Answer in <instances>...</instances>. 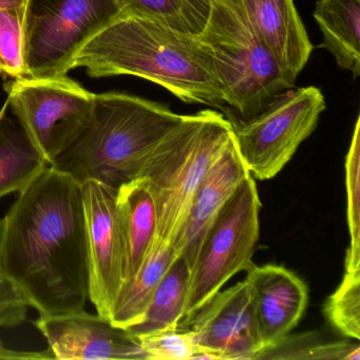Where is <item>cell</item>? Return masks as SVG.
Listing matches in <instances>:
<instances>
[{
  "instance_id": "obj_1",
  "label": "cell",
  "mask_w": 360,
  "mask_h": 360,
  "mask_svg": "<svg viewBox=\"0 0 360 360\" xmlns=\"http://www.w3.org/2000/svg\"><path fill=\"white\" fill-rule=\"evenodd\" d=\"M0 269L39 316L85 309L90 263L83 187L51 166L0 219Z\"/></svg>"
},
{
  "instance_id": "obj_2",
  "label": "cell",
  "mask_w": 360,
  "mask_h": 360,
  "mask_svg": "<svg viewBox=\"0 0 360 360\" xmlns=\"http://www.w3.org/2000/svg\"><path fill=\"white\" fill-rule=\"evenodd\" d=\"M91 77L134 75L153 82L186 104L222 108L224 91L214 58L199 34L146 16L123 14L75 58Z\"/></svg>"
},
{
  "instance_id": "obj_3",
  "label": "cell",
  "mask_w": 360,
  "mask_h": 360,
  "mask_svg": "<svg viewBox=\"0 0 360 360\" xmlns=\"http://www.w3.org/2000/svg\"><path fill=\"white\" fill-rule=\"evenodd\" d=\"M183 119L139 96L94 94L91 123L50 166L81 185L96 181L117 191L140 178L153 149Z\"/></svg>"
},
{
  "instance_id": "obj_4",
  "label": "cell",
  "mask_w": 360,
  "mask_h": 360,
  "mask_svg": "<svg viewBox=\"0 0 360 360\" xmlns=\"http://www.w3.org/2000/svg\"><path fill=\"white\" fill-rule=\"evenodd\" d=\"M233 122L214 110L184 115L180 125L153 149L141 172L158 210L157 239L172 246L195 191L233 136Z\"/></svg>"
},
{
  "instance_id": "obj_5",
  "label": "cell",
  "mask_w": 360,
  "mask_h": 360,
  "mask_svg": "<svg viewBox=\"0 0 360 360\" xmlns=\"http://www.w3.org/2000/svg\"><path fill=\"white\" fill-rule=\"evenodd\" d=\"M199 37L214 58L225 105L244 121L295 85L258 39L243 9L231 0H210L207 22Z\"/></svg>"
},
{
  "instance_id": "obj_6",
  "label": "cell",
  "mask_w": 360,
  "mask_h": 360,
  "mask_svg": "<svg viewBox=\"0 0 360 360\" xmlns=\"http://www.w3.org/2000/svg\"><path fill=\"white\" fill-rule=\"evenodd\" d=\"M125 14L121 0H28L25 79H58L82 49Z\"/></svg>"
},
{
  "instance_id": "obj_7",
  "label": "cell",
  "mask_w": 360,
  "mask_h": 360,
  "mask_svg": "<svg viewBox=\"0 0 360 360\" xmlns=\"http://www.w3.org/2000/svg\"><path fill=\"white\" fill-rule=\"evenodd\" d=\"M261 203L255 179L248 176L223 205L206 231L191 267L184 326L224 284L254 265Z\"/></svg>"
},
{
  "instance_id": "obj_8",
  "label": "cell",
  "mask_w": 360,
  "mask_h": 360,
  "mask_svg": "<svg viewBox=\"0 0 360 360\" xmlns=\"http://www.w3.org/2000/svg\"><path fill=\"white\" fill-rule=\"evenodd\" d=\"M326 100L317 87L288 89L252 119L233 125V140L252 178L269 180L317 127Z\"/></svg>"
},
{
  "instance_id": "obj_9",
  "label": "cell",
  "mask_w": 360,
  "mask_h": 360,
  "mask_svg": "<svg viewBox=\"0 0 360 360\" xmlns=\"http://www.w3.org/2000/svg\"><path fill=\"white\" fill-rule=\"evenodd\" d=\"M8 94L12 112L49 165L94 117V94L67 77L15 79Z\"/></svg>"
},
{
  "instance_id": "obj_10",
  "label": "cell",
  "mask_w": 360,
  "mask_h": 360,
  "mask_svg": "<svg viewBox=\"0 0 360 360\" xmlns=\"http://www.w3.org/2000/svg\"><path fill=\"white\" fill-rule=\"evenodd\" d=\"M82 187L89 250V300L98 315L110 319L125 282L127 260L117 191L96 181H87Z\"/></svg>"
},
{
  "instance_id": "obj_11",
  "label": "cell",
  "mask_w": 360,
  "mask_h": 360,
  "mask_svg": "<svg viewBox=\"0 0 360 360\" xmlns=\"http://www.w3.org/2000/svg\"><path fill=\"white\" fill-rule=\"evenodd\" d=\"M184 326L195 334L197 359H258L264 351L246 279L217 292Z\"/></svg>"
},
{
  "instance_id": "obj_12",
  "label": "cell",
  "mask_w": 360,
  "mask_h": 360,
  "mask_svg": "<svg viewBox=\"0 0 360 360\" xmlns=\"http://www.w3.org/2000/svg\"><path fill=\"white\" fill-rule=\"evenodd\" d=\"M35 326L47 339L56 359L146 360L136 335L108 318L84 309L62 315L41 316Z\"/></svg>"
},
{
  "instance_id": "obj_13",
  "label": "cell",
  "mask_w": 360,
  "mask_h": 360,
  "mask_svg": "<svg viewBox=\"0 0 360 360\" xmlns=\"http://www.w3.org/2000/svg\"><path fill=\"white\" fill-rule=\"evenodd\" d=\"M246 273L263 352L269 351L279 345L300 321L309 292L300 278L279 265L254 264Z\"/></svg>"
},
{
  "instance_id": "obj_14",
  "label": "cell",
  "mask_w": 360,
  "mask_h": 360,
  "mask_svg": "<svg viewBox=\"0 0 360 360\" xmlns=\"http://www.w3.org/2000/svg\"><path fill=\"white\" fill-rule=\"evenodd\" d=\"M250 174L233 136L202 179L172 248L193 267L206 231L236 189Z\"/></svg>"
},
{
  "instance_id": "obj_15",
  "label": "cell",
  "mask_w": 360,
  "mask_h": 360,
  "mask_svg": "<svg viewBox=\"0 0 360 360\" xmlns=\"http://www.w3.org/2000/svg\"><path fill=\"white\" fill-rule=\"evenodd\" d=\"M241 6L258 39L296 82L311 58L313 45L294 0H241Z\"/></svg>"
},
{
  "instance_id": "obj_16",
  "label": "cell",
  "mask_w": 360,
  "mask_h": 360,
  "mask_svg": "<svg viewBox=\"0 0 360 360\" xmlns=\"http://www.w3.org/2000/svg\"><path fill=\"white\" fill-rule=\"evenodd\" d=\"M117 205L127 257L125 285L136 277L157 240L158 210L153 191L144 178L117 189Z\"/></svg>"
},
{
  "instance_id": "obj_17",
  "label": "cell",
  "mask_w": 360,
  "mask_h": 360,
  "mask_svg": "<svg viewBox=\"0 0 360 360\" xmlns=\"http://www.w3.org/2000/svg\"><path fill=\"white\" fill-rule=\"evenodd\" d=\"M10 113L7 102L0 110V198L20 193L50 166Z\"/></svg>"
},
{
  "instance_id": "obj_18",
  "label": "cell",
  "mask_w": 360,
  "mask_h": 360,
  "mask_svg": "<svg viewBox=\"0 0 360 360\" xmlns=\"http://www.w3.org/2000/svg\"><path fill=\"white\" fill-rule=\"evenodd\" d=\"M314 18L328 50L354 79L360 75V0H318Z\"/></svg>"
},
{
  "instance_id": "obj_19",
  "label": "cell",
  "mask_w": 360,
  "mask_h": 360,
  "mask_svg": "<svg viewBox=\"0 0 360 360\" xmlns=\"http://www.w3.org/2000/svg\"><path fill=\"white\" fill-rule=\"evenodd\" d=\"M178 252L170 244L155 240L136 277L122 288L111 309L110 320L124 328L140 322L164 273Z\"/></svg>"
},
{
  "instance_id": "obj_20",
  "label": "cell",
  "mask_w": 360,
  "mask_h": 360,
  "mask_svg": "<svg viewBox=\"0 0 360 360\" xmlns=\"http://www.w3.org/2000/svg\"><path fill=\"white\" fill-rule=\"evenodd\" d=\"M191 269L179 255L164 273L140 322L130 326L136 336L176 328L184 317Z\"/></svg>"
},
{
  "instance_id": "obj_21",
  "label": "cell",
  "mask_w": 360,
  "mask_h": 360,
  "mask_svg": "<svg viewBox=\"0 0 360 360\" xmlns=\"http://www.w3.org/2000/svg\"><path fill=\"white\" fill-rule=\"evenodd\" d=\"M125 14L161 20L191 34L203 31L210 11V0H121Z\"/></svg>"
},
{
  "instance_id": "obj_22",
  "label": "cell",
  "mask_w": 360,
  "mask_h": 360,
  "mask_svg": "<svg viewBox=\"0 0 360 360\" xmlns=\"http://www.w3.org/2000/svg\"><path fill=\"white\" fill-rule=\"evenodd\" d=\"M28 0H9L0 8V73L25 79V31Z\"/></svg>"
},
{
  "instance_id": "obj_23",
  "label": "cell",
  "mask_w": 360,
  "mask_h": 360,
  "mask_svg": "<svg viewBox=\"0 0 360 360\" xmlns=\"http://www.w3.org/2000/svg\"><path fill=\"white\" fill-rule=\"evenodd\" d=\"M345 185H347V225L349 250L345 256V271L360 269V119L354 128L351 145L345 158Z\"/></svg>"
},
{
  "instance_id": "obj_24",
  "label": "cell",
  "mask_w": 360,
  "mask_h": 360,
  "mask_svg": "<svg viewBox=\"0 0 360 360\" xmlns=\"http://www.w3.org/2000/svg\"><path fill=\"white\" fill-rule=\"evenodd\" d=\"M324 315L333 328L349 339H360V269L345 271L338 288L328 297Z\"/></svg>"
},
{
  "instance_id": "obj_25",
  "label": "cell",
  "mask_w": 360,
  "mask_h": 360,
  "mask_svg": "<svg viewBox=\"0 0 360 360\" xmlns=\"http://www.w3.org/2000/svg\"><path fill=\"white\" fill-rule=\"evenodd\" d=\"M146 360L197 359L195 334L188 326L164 328L136 336Z\"/></svg>"
},
{
  "instance_id": "obj_26",
  "label": "cell",
  "mask_w": 360,
  "mask_h": 360,
  "mask_svg": "<svg viewBox=\"0 0 360 360\" xmlns=\"http://www.w3.org/2000/svg\"><path fill=\"white\" fill-rule=\"evenodd\" d=\"M277 352L269 358H285V359H340L359 360L360 347L358 343L345 342H317L315 345H305L301 347L297 345L296 349H269L263 352L258 359L264 354Z\"/></svg>"
},
{
  "instance_id": "obj_27",
  "label": "cell",
  "mask_w": 360,
  "mask_h": 360,
  "mask_svg": "<svg viewBox=\"0 0 360 360\" xmlns=\"http://www.w3.org/2000/svg\"><path fill=\"white\" fill-rule=\"evenodd\" d=\"M30 303L0 269V328H15L27 320Z\"/></svg>"
},
{
  "instance_id": "obj_28",
  "label": "cell",
  "mask_w": 360,
  "mask_h": 360,
  "mask_svg": "<svg viewBox=\"0 0 360 360\" xmlns=\"http://www.w3.org/2000/svg\"><path fill=\"white\" fill-rule=\"evenodd\" d=\"M0 359H56L50 349L45 352H20L7 349L0 341Z\"/></svg>"
},
{
  "instance_id": "obj_29",
  "label": "cell",
  "mask_w": 360,
  "mask_h": 360,
  "mask_svg": "<svg viewBox=\"0 0 360 360\" xmlns=\"http://www.w3.org/2000/svg\"><path fill=\"white\" fill-rule=\"evenodd\" d=\"M231 3L233 4V5L237 6V7L241 8V0H231Z\"/></svg>"
},
{
  "instance_id": "obj_30",
  "label": "cell",
  "mask_w": 360,
  "mask_h": 360,
  "mask_svg": "<svg viewBox=\"0 0 360 360\" xmlns=\"http://www.w3.org/2000/svg\"><path fill=\"white\" fill-rule=\"evenodd\" d=\"M8 1H9V0H0V8L3 7V6H5L6 4L8 3Z\"/></svg>"
}]
</instances>
